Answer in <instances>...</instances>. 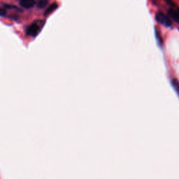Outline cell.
<instances>
[{
    "mask_svg": "<svg viewBox=\"0 0 179 179\" xmlns=\"http://www.w3.org/2000/svg\"><path fill=\"white\" fill-rule=\"evenodd\" d=\"M156 20L157 22L166 27H170L172 24L170 18L162 13H158L156 15Z\"/></svg>",
    "mask_w": 179,
    "mask_h": 179,
    "instance_id": "6da1fadb",
    "label": "cell"
},
{
    "mask_svg": "<svg viewBox=\"0 0 179 179\" xmlns=\"http://www.w3.org/2000/svg\"><path fill=\"white\" fill-rule=\"evenodd\" d=\"M27 34L32 36H36L39 32H40V27L37 23H33L27 28Z\"/></svg>",
    "mask_w": 179,
    "mask_h": 179,
    "instance_id": "7a4b0ae2",
    "label": "cell"
},
{
    "mask_svg": "<svg viewBox=\"0 0 179 179\" xmlns=\"http://www.w3.org/2000/svg\"><path fill=\"white\" fill-rule=\"evenodd\" d=\"M20 6L25 8H32L35 5L36 2L34 0H23L20 1Z\"/></svg>",
    "mask_w": 179,
    "mask_h": 179,
    "instance_id": "3957f363",
    "label": "cell"
},
{
    "mask_svg": "<svg viewBox=\"0 0 179 179\" xmlns=\"http://www.w3.org/2000/svg\"><path fill=\"white\" fill-rule=\"evenodd\" d=\"M169 15L175 21H179V9H176L174 8H169L168 11Z\"/></svg>",
    "mask_w": 179,
    "mask_h": 179,
    "instance_id": "277c9868",
    "label": "cell"
},
{
    "mask_svg": "<svg viewBox=\"0 0 179 179\" xmlns=\"http://www.w3.org/2000/svg\"><path fill=\"white\" fill-rule=\"evenodd\" d=\"M57 8V4H56V3H53V4L50 5L49 7H48L46 11H45V16H47V15L51 13L52 12H53Z\"/></svg>",
    "mask_w": 179,
    "mask_h": 179,
    "instance_id": "5b68a950",
    "label": "cell"
},
{
    "mask_svg": "<svg viewBox=\"0 0 179 179\" xmlns=\"http://www.w3.org/2000/svg\"><path fill=\"white\" fill-rule=\"evenodd\" d=\"M172 85L175 90L176 91L177 94L179 96V82L176 79H173L172 80Z\"/></svg>",
    "mask_w": 179,
    "mask_h": 179,
    "instance_id": "8992f818",
    "label": "cell"
},
{
    "mask_svg": "<svg viewBox=\"0 0 179 179\" xmlns=\"http://www.w3.org/2000/svg\"><path fill=\"white\" fill-rule=\"evenodd\" d=\"M48 4V0H40L38 2V7L39 8H44Z\"/></svg>",
    "mask_w": 179,
    "mask_h": 179,
    "instance_id": "52a82bcc",
    "label": "cell"
},
{
    "mask_svg": "<svg viewBox=\"0 0 179 179\" xmlns=\"http://www.w3.org/2000/svg\"><path fill=\"white\" fill-rule=\"evenodd\" d=\"M6 14H7V11L4 8L0 7V16H4Z\"/></svg>",
    "mask_w": 179,
    "mask_h": 179,
    "instance_id": "ba28073f",
    "label": "cell"
},
{
    "mask_svg": "<svg viewBox=\"0 0 179 179\" xmlns=\"http://www.w3.org/2000/svg\"><path fill=\"white\" fill-rule=\"evenodd\" d=\"M156 35H157V39H158V41L160 43H162V39L160 38V33L159 32H157L156 33Z\"/></svg>",
    "mask_w": 179,
    "mask_h": 179,
    "instance_id": "9c48e42d",
    "label": "cell"
},
{
    "mask_svg": "<svg viewBox=\"0 0 179 179\" xmlns=\"http://www.w3.org/2000/svg\"><path fill=\"white\" fill-rule=\"evenodd\" d=\"M20 1H23V0H20Z\"/></svg>",
    "mask_w": 179,
    "mask_h": 179,
    "instance_id": "30bf717a",
    "label": "cell"
}]
</instances>
